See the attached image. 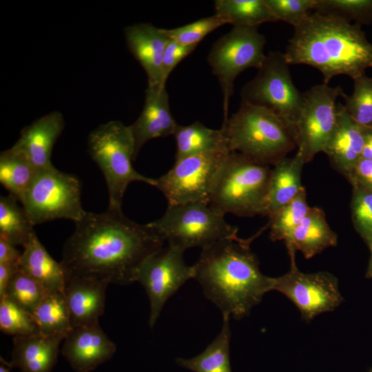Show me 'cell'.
<instances>
[{"label":"cell","instance_id":"5bb4252c","mask_svg":"<svg viewBox=\"0 0 372 372\" xmlns=\"http://www.w3.org/2000/svg\"><path fill=\"white\" fill-rule=\"evenodd\" d=\"M185 251L168 245L151 255L139 269L136 282L145 288L149 301V325L153 328L168 299L194 278L193 266L183 258Z\"/></svg>","mask_w":372,"mask_h":372},{"label":"cell","instance_id":"277c9868","mask_svg":"<svg viewBox=\"0 0 372 372\" xmlns=\"http://www.w3.org/2000/svg\"><path fill=\"white\" fill-rule=\"evenodd\" d=\"M230 152L262 165H275L296 147L289 127L269 110L241 102L220 128Z\"/></svg>","mask_w":372,"mask_h":372},{"label":"cell","instance_id":"1f68e13d","mask_svg":"<svg viewBox=\"0 0 372 372\" xmlns=\"http://www.w3.org/2000/svg\"><path fill=\"white\" fill-rule=\"evenodd\" d=\"M353 81L352 93L342 95L344 107L357 124L372 130V77L365 74Z\"/></svg>","mask_w":372,"mask_h":372},{"label":"cell","instance_id":"7a4b0ae2","mask_svg":"<svg viewBox=\"0 0 372 372\" xmlns=\"http://www.w3.org/2000/svg\"><path fill=\"white\" fill-rule=\"evenodd\" d=\"M262 231L248 239L237 236L216 242L202 249L193 265L194 278L223 316L242 319L273 291V278L262 273L250 248Z\"/></svg>","mask_w":372,"mask_h":372},{"label":"cell","instance_id":"f6af8a7d","mask_svg":"<svg viewBox=\"0 0 372 372\" xmlns=\"http://www.w3.org/2000/svg\"><path fill=\"white\" fill-rule=\"evenodd\" d=\"M0 372H11L10 367L4 363L2 358H1Z\"/></svg>","mask_w":372,"mask_h":372},{"label":"cell","instance_id":"7402d4cb","mask_svg":"<svg viewBox=\"0 0 372 372\" xmlns=\"http://www.w3.org/2000/svg\"><path fill=\"white\" fill-rule=\"evenodd\" d=\"M284 242L288 251H298L305 258L310 259L336 246L338 236L329 227L324 211L310 207L305 217Z\"/></svg>","mask_w":372,"mask_h":372},{"label":"cell","instance_id":"ab89813d","mask_svg":"<svg viewBox=\"0 0 372 372\" xmlns=\"http://www.w3.org/2000/svg\"><path fill=\"white\" fill-rule=\"evenodd\" d=\"M346 178L352 187L358 186L372 191V159L360 158Z\"/></svg>","mask_w":372,"mask_h":372},{"label":"cell","instance_id":"e575fe53","mask_svg":"<svg viewBox=\"0 0 372 372\" xmlns=\"http://www.w3.org/2000/svg\"><path fill=\"white\" fill-rule=\"evenodd\" d=\"M47 293L39 283L19 269L8 287L6 296L32 313Z\"/></svg>","mask_w":372,"mask_h":372},{"label":"cell","instance_id":"ffe728a7","mask_svg":"<svg viewBox=\"0 0 372 372\" xmlns=\"http://www.w3.org/2000/svg\"><path fill=\"white\" fill-rule=\"evenodd\" d=\"M366 130L349 116L343 104L338 103L337 123L323 152L345 177L362 157Z\"/></svg>","mask_w":372,"mask_h":372},{"label":"cell","instance_id":"74e56055","mask_svg":"<svg viewBox=\"0 0 372 372\" xmlns=\"http://www.w3.org/2000/svg\"><path fill=\"white\" fill-rule=\"evenodd\" d=\"M277 21L294 28L303 23L314 12L317 0H265Z\"/></svg>","mask_w":372,"mask_h":372},{"label":"cell","instance_id":"ac0fdd59","mask_svg":"<svg viewBox=\"0 0 372 372\" xmlns=\"http://www.w3.org/2000/svg\"><path fill=\"white\" fill-rule=\"evenodd\" d=\"M177 125L170 111L165 87H147L143 108L137 119L129 125L134 141L135 158L147 142L174 135Z\"/></svg>","mask_w":372,"mask_h":372},{"label":"cell","instance_id":"60d3db41","mask_svg":"<svg viewBox=\"0 0 372 372\" xmlns=\"http://www.w3.org/2000/svg\"><path fill=\"white\" fill-rule=\"evenodd\" d=\"M8 240L0 238V264L18 266L22 252Z\"/></svg>","mask_w":372,"mask_h":372},{"label":"cell","instance_id":"ba28073f","mask_svg":"<svg viewBox=\"0 0 372 372\" xmlns=\"http://www.w3.org/2000/svg\"><path fill=\"white\" fill-rule=\"evenodd\" d=\"M81 196L79 179L52 166L38 172L20 203L33 225L56 219L76 223L86 213Z\"/></svg>","mask_w":372,"mask_h":372},{"label":"cell","instance_id":"e0dca14e","mask_svg":"<svg viewBox=\"0 0 372 372\" xmlns=\"http://www.w3.org/2000/svg\"><path fill=\"white\" fill-rule=\"evenodd\" d=\"M130 52L144 69L147 87H165L162 85L163 54L169 37L165 29L149 23H137L124 30Z\"/></svg>","mask_w":372,"mask_h":372},{"label":"cell","instance_id":"9a60e30c","mask_svg":"<svg viewBox=\"0 0 372 372\" xmlns=\"http://www.w3.org/2000/svg\"><path fill=\"white\" fill-rule=\"evenodd\" d=\"M61 354L75 372H90L116 351L99 324L73 328L63 339Z\"/></svg>","mask_w":372,"mask_h":372},{"label":"cell","instance_id":"ee69618b","mask_svg":"<svg viewBox=\"0 0 372 372\" xmlns=\"http://www.w3.org/2000/svg\"><path fill=\"white\" fill-rule=\"evenodd\" d=\"M368 246L371 251V256L369 261L367 270L366 272V277L367 278H372V242H371Z\"/></svg>","mask_w":372,"mask_h":372},{"label":"cell","instance_id":"83f0119b","mask_svg":"<svg viewBox=\"0 0 372 372\" xmlns=\"http://www.w3.org/2000/svg\"><path fill=\"white\" fill-rule=\"evenodd\" d=\"M216 14L233 27H256L277 21L265 0H216Z\"/></svg>","mask_w":372,"mask_h":372},{"label":"cell","instance_id":"484cf974","mask_svg":"<svg viewBox=\"0 0 372 372\" xmlns=\"http://www.w3.org/2000/svg\"><path fill=\"white\" fill-rule=\"evenodd\" d=\"M229 320V316H223L219 333L202 353L189 359L178 358L176 362L193 372H231Z\"/></svg>","mask_w":372,"mask_h":372},{"label":"cell","instance_id":"4316f807","mask_svg":"<svg viewBox=\"0 0 372 372\" xmlns=\"http://www.w3.org/2000/svg\"><path fill=\"white\" fill-rule=\"evenodd\" d=\"M34 166L12 147L0 154V183L20 203L38 173Z\"/></svg>","mask_w":372,"mask_h":372},{"label":"cell","instance_id":"d4e9b609","mask_svg":"<svg viewBox=\"0 0 372 372\" xmlns=\"http://www.w3.org/2000/svg\"><path fill=\"white\" fill-rule=\"evenodd\" d=\"M173 136L176 143L175 161L207 152L229 150L220 129L209 128L198 121L187 125L178 124Z\"/></svg>","mask_w":372,"mask_h":372},{"label":"cell","instance_id":"8d00e7d4","mask_svg":"<svg viewBox=\"0 0 372 372\" xmlns=\"http://www.w3.org/2000/svg\"><path fill=\"white\" fill-rule=\"evenodd\" d=\"M225 24L224 19L215 14L183 26L165 30L170 39L182 45H198L207 34Z\"/></svg>","mask_w":372,"mask_h":372},{"label":"cell","instance_id":"4fadbf2b","mask_svg":"<svg viewBox=\"0 0 372 372\" xmlns=\"http://www.w3.org/2000/svg\"><path fill=\"white\" fill-rule=\"evenodd\" d=\"M291 265L289 271L273 278V291L289 298L306 321L333 311L342 302L338 280L327 271L304 273L296 264V251H288Z\"/></svg>","mask_w":372,"mask_h":372},{"label":"cell","instance_id":"603a6c76","mask_svg":"<svg viewBox=\"0 0 372 372\" xmlns=\"http://www.w3.org/2000/svg\"><path fill=\"white\" fill-rule=\"evenodd\" d=\"M19 269L39 283L48 293H64L66 273L61 262H56L36 234L23 247Z\"/></svg>","mask_w":372,"mask_h":372},{"label":"cell","instance_id":"836d02e7","mask_svg":"<svg viewBox=\"0 0 372 372\" xmlns=\"http://www.w3.org/2000/svg\"><path fill=\"white\" fill-rule=\"evenodd\" d=\"M0 329L14 337L39 333L32 313L7 296L0 298Z\"/></svg>","mask_w":372,"mask_h":372},{"label":"cell","instance_id":"7c38bea8","mask_svg":"<svg viewBox=\"0 0 372 372\" xmlns=\"http://www.w3.org/2000/svg\"><path fill=\"white\" fill-rule=\"evenodd\" d=\"M229 152L216 150L175 161L167 173L156 179L155 187L165 196L168 205L209 204L215 178Z\"/></svg>","mask_w":372,"mask_h":372},{"label":"cell","instance_id":"b9f144b4","mask_svg":"<svg viewBox=\"0 0 372 372\" xmlns=\"http://www.w3.org/2000/svg\"><path fill=\"white\" fill-rule=\"evenodd\" d=\"M19 269L18 266L0 264V298L6 296L8 287Z\"/></svg>","mask_w":372,"mask_h":372},{"label":"cell","instance_id":"30bf717a","mask_svg":"<svg viewBox=\"0 0 372 372\" xmlns=\"http://www.w3.org/2000/svg\"><path fill=\"white\" fill-rule=\"evenodd\" d=\"M265 43V37L258 28L236 26L217 40L210 50L207 61L223 95V121L229 117L228 107L236 77L245 70H258L262 66L267 55Z\"/></svg>","mask_w":372,"mask_h":372},{"label":"cell","instance_id":"9c48e42d","mask_svg":"<svg viewBox=\"0 0 372 372\" xmlns=\"http://www.w3.org/2000/svg\"><path fill=\"white\" fill-rule=\"evenodd\" d=\"M289 65L283 52H269L256 75L242 87L240 96L241 102L272 112L292 133L302 93L293 83Z\"/></svg>","mask_w":372,"mask_h":372},{"label":"cell","instance_id":"d6a6232c","mask_svg":"<svg viewBox=\"0 0 372 372\" xmlns=\"http://www.w3.org/2000/svg\"><path fill=\"white\" fill-rule=\"evenodd\" d=\"M314 12L360 25L372 23V0H317Z\"/></svg>","mask_w":372,"mask_h":372},{"label":"cell","instance_id":"8fae6325","mask_svg":"<svg viewBox=\"0 0 372 372\" xmlns=\"http://www.w3.org/2000/svg\"><path fill=\"white\" fill-rule=\"evenodd\" d=\"M340 86L322 83L302 93L300 110L293 127V136L305 164L323 152L337 123Z\"/></svg>","mask_w":372,"mask_h":372},{"label":"cell","instance_id":"6da1fadb","mask_svg":"<svg viewBox=\"0 0 372 372\" xmlns=\"http://www.w3.org/2000/svg\"><path fill=\"white\" fill-rule=\"evenodd\" d=\"M165 242L148 223H135L122 210L86 211L63 245L61 263L66 280L83 277L130 285L136 282L143 262Z\"/></svg>","mask_w":372,"mask_h":372},{"label":"cell","instance_id":"7bdbcfd3","mask_svg":"<svg viewBox=\"0 0 372 372\" xmlns=\"http://www.w3.org/2000/svg\"><path fill=\"white\" fill-rule=\"evenodd\" d=\"M361 158L372 159V130L366 129Z\"/></svg>","mask_w":372,"mask_h":372},{"label":"cell","instance_id":"52a82bcc","mask_svg":"<svg viewBox=\"0 0 372 372\" xmlns=\"http://www.w3.org/2000/svg\"><path fill=\"white\" fill-rule=\"evenodd\" d=\"M148 224L168 245L184 251L193 247L203 249L238 236V228L227 223L224 214L204 203L168 205L161 218Z\"/></svg>","mask_w":372,"mask_h":372},{"label":"cell","instance_id":"d590c367","mask_svg":"<svg viewBox=\"0 0 372 372\" xmlns=\"http://www.w3.org/2000/svg\"><path fill=\"white\" fill-rule=\"evenodd\" d=\"M351 218L353 226L369 245L372 242V191L353 186Z\"/></svg>","mask_w":372,"mask_h":372},{"label":"cell","instance_id":"44dd1931","mask_svg":"<svg viewBox=\"0 0 372 372\" xmlns=\"http://www.w3.org/2000/svg\"><path fill=\"white\" fill-rule=\"evenodd\" d=\"M64 338L40 333L14 337L11 361L3 360L9 367H17L21 372H51Z\"/></svg>","mask_w":372,"mask_h":372},{"label":"cell","instance_id":"3957f363","mask_svg":"<svg viewBox=\"0 0 372 372\" xmlns=\"http://www.w3.org/2000/svg\"><path fill=\"white\" fill-rule=\"evenodd\" d=\"M283 53L289 65L317 69L326 84L339 75L354 79L372 68V43L361 25L317 12L294 28Z\"/></svg>","mask_w":372,"mask_h":372},{"label":"cell","instance_id":"4dcf8cb0","mask_svg":"<svg viewBox=\"0 0 372 372\" xmlns=\"http://www.w3.org/2000/svg\"><path fill=\"white\" fill-rule=\"evenodd\" d=\"M309 209L304 188L296 197L269 218L267 226L270 229V239L272 241L286 240L305 217Z\"/></svg>","mask_w":372,"mask_h":372},{"label":"cell","instance_id":"8992f818","mask_svg":"<svg viewBox=\"0 0 372 372\" xmlns=\"http://www.w3.org/2000/svg\"><path fill=\"white\" fill-rule=\"evenodd\" d=\"M88 152L102 172L107 188L108 209L122 210L123 198L132 182L156 185V179L145 176L134 168L135 146L129 125L119 121L99 125L87 137Z\"/></svg>","mask_w":372,"mask_h":372},{"label":"cell","instance_id":"2e32d148","mask_svg":"<svg viewBox=\"0 0 372 372\" xmlns=\"http://www.w3.org/2000/svg\"><path fill=\"white\" fill-rule=\"evenodd\" d=\"M65 127L63 114L51 112L21 130L12 147L23 155L38 170L54 166L51 161L52 149Z\"/></svg>","mask_w":372,"mask_h":372},{"label":"cell","instance_id":"f546056e","mask_svg":"<svg viewBox=\"0 0 372 372\" xmlns=\"http://www.w3.org/2000/svg\"><path fill=\"white\" fill-rule=\"evenodd\" d=\"M12 195L0 197V238L15 246L24 247L35 234L23 206Z\"/></svg>","mask_w":372,"mask_h":372},{"label":"cell","instance_id":"5b68a950","mask_svg":"<svg viewBox=\"0 0 372 372\" xmlns=\"http://www.w3.org/2000/svg\"><path fill=\"white\" fill-rule=\"evenodd\" d=\"M271 172L268 165L230 152L215 178L209 205L224 215L265 216Z\"/></svg>","mask_w":372,"mask_h":372},{"label":"cell","instance_id":"f35d334b","mask_svg":"<svg viewBox=\"0 0 372 372\" xmlns=\"http://www.w3.org/2000/svg\"><path fill=\"white\" fill-rule=\"evenodd\" d=\"M197 45H185L169 39L165 48L162 65V85L163 86H165L166 81L172 70L182 60L192 54Z\"/></svg>","mask_w":372,"mask_h":372},{"label":"cell","instance_id":"f1b7e54d","mask_svg":"<svg viewBox=\"0 0 372 372\" xmlns=\"http://www.w3.org/2000/svg\"><path fill=\"white\" fill-rule=\"evenodd\" d=\"M40 333L64 338L73 329L64 293H47L32 313Z\"/></svg>","mask_w":372,"mask_h":372},{"label":"cell","instance_id":"d6986e66","mask_svg":"<svg viewBox=\"0 0 372 372\" xmlns=\"http://www.w3.org/2000/svg\"><path fill=\"white\" fill-rule=\"evenodd\" d=\"M108 283L83 277L66 280L64 296L72 327L99 324L103 314Z\"/></svg>","mask_w":372,"mask_h":372},{"label":"cell","instance_id":"cb8c5ba5","mask_svg":"<svg viewBox=\"0 0 372 372\" xmlns=\"http://www.w3.org/2000/svg\"><path fill=\"white\" fill-rule=\"evenodd\" d=\"M304 164L302 156L297 152L293 157H285L274 165L269 178L265 216L271 217L304 188L301 183Z\"/></svg>","mask_w":372,"mask_h":372}]
</instances>
